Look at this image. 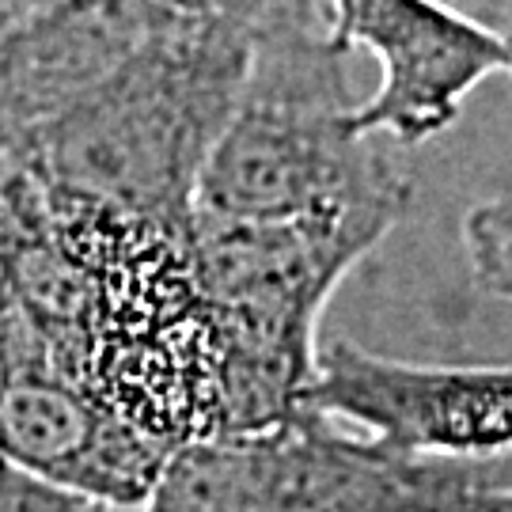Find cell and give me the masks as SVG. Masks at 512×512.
I'll list each match as a JSON object with an SVG mask.
<instances>
[{
  "label": "cell",
  "instance_id": "obj_1",
  "mask_svg": "<svg viewBox=\"0 0 512 512\" xmlns=\"http://www.w3.org/2000/svg\"><path fill=\"white\" fill-rule=\"evenodd\" d=\"M349 54L330 42L327 0L247 38V73L194 186L217 220H353L391 232L410 175L384 137L353 129Z\"/></svg>",
  "mask_w": 512,
  "mask_h": 512
},
{
  "label": "cell",
  "instance_id": "obj_2",
  "mask_svg": "<svg viewBox=\"0 0 512 512\" xmlns=\"http://www.w3.org/2000/svg\"><path fill=\"white\" fill-rule=\"evenodd\" d=\"M247 73V38L164 16L118 73L23 148L12 171L110 213L186 224Z\"/></svg>",
  "mask_w": 512,
  "mask_h": 512
},
{
  "label": "cell",
  "instance_id": "obj_3",
  "mask_svg": "<svg viewBox=\"0 0 512 512\" xmlns=\"http://www.w3.org/2000/svg\"><path fill=\"white\" fill-rule=\"evenodd\" d=\"M410 459L293 410L258 433L179 444L141 512H410Z\"/></svg>",
  "mask_w": 512,
  "mask_h": 512
},
{
  "label": "cell",
  "instance_id": "obj_4",
  "mask_svg": "<svg viewBox=\"0 0 512 512\" xmlns=\"http://www.w3.org/2000/svg\"><path fill=\"white\" fill-rule=\"evenodd\" d=\"M296 410L361 429L395 452H509V365H418L395 361L349 338L327 342Z\"/></svg>",
  "mask_w": 512,
  "mask_h": 512
},
{
  "label": "cell",
  "instance_id": "obj_5",
  "mask_svg": "<svg viewBox=\"0 0 512 512\" xmlns=\"http://www.w3.org/2000/svg\"><path fill=\"white\" fill-rule=\"evenodd\" d=\"M334 46L376 57L380 84L353 107V129L399 148L444 133L478 84L512 69L509 38L444 0H368Z\"/></svg>",
  "mask_w": 512,
  "mask_h": 512
},
{
  "label": "cell",
  "instance_id": "obj_6",
  "mask_svg": "<svg viewBox=\"0 0 512 512\" xmlns=\"http://www.w3.org/2000/svg\"><path fill=\"white\" fill-rule=\"evenodd\" d=\"M156 0H50L0 35V175L148 42Z\"/></svg>",
  "mask_w": 512,
  "mask_h": 512
},
{
  "label": "cell",
  "instance_id": "obj_7",
  "mask_svg": "<svg viewBox=\"0 0 512 512\" xmlns=\"http://www.w3.org/2000/svg\"><path fill=\"white\" fill-rule=\"evenodd\" d=\"M171 452L80 387L0 376V456L69 494L141 512Z\"/></svg>",
  "mask_w": 512,
  "mask_h": 512
},
{
  "label": "cell",
  "instance_id": "obj_8",
  "mask_svg": "<svg viewBox=\"0 0 512 512\" xmlns=\"http://www.w3.org/2000/svg\"><path fill=\"white\" fill-rule=\"evenodd\" d=\"M463 251H467V266L478 289L505 304L512 285V209L505 194L467 209Z\"/></svg>",
  "mask_w": 512,
  "mask_h": 512
},
{
  "label": "cell",
  "instance_id": "obj_9",
  "mask_svg": "<svg viewBox=\"0 0 512 512\" xmlns=\"http://www.w3.org/2000/svg\"><path fill=\"white\" fill-rule=\"evenodd\" d=\"M167 16L186 19V23H202V27H224L251 38L266 23L289 16L308 0H156Z\"/></svg>",
  "mask_w": 512,
  "mask_h": 512
},
{
  "label": "cell",
  "instance_id": "obj_10",
  "mask_svg": "<svg viewBox=\"0 0 512 512\" xmlns=\"http://www.w3.org/2000/svg\"><path fill=\"white\" fill-rule=\"evenodd\" d=\"M0 512H137V509H114L99 505L80 494H69L46 478L31 475L16 467L12 459L0 456Z\"/></svg>",
  "mask_w": 512,
  "mask_h": 512
},
{
  "label": "cell",
  "instance_id": "obj_11",
  "mask_svg": "<svg viewBox=\"0 0 512 512\" xmlns=\"http://www.w3.org/2000/svg\"><path fill=\"white\" fill-rule=\"evenodd\" d=\"M368 0H327V16H330V42H334V35L346 27L349 19L357 16L361 8H365Z\"/></svg>",
  "mask_w": 512,
  "mask_h": 512
}]
</instances>
